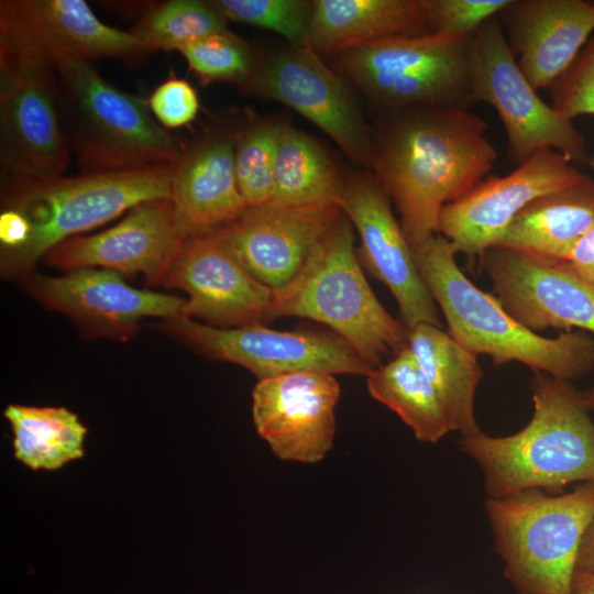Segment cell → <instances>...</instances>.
<instances>
[{"mask_svg":"<svg viewBox=\"0 0 594 594\" xmlns=\"http://www.w3.org/2000/svg\"><path fill=\"white\" fill-rule=\"evenodd\" d=\"M161 285L184 290L183 317L218 328L271 320L274 290L255 279L222 244L217 231L187 237Z\"/></svg>","mask_w":594,"mask_h":594,"instance_id":"obj_17","label":"cell"},{"mask_svg":"<svg viewBox=\"0 0 594 594\" xmlns=\"http://www.w3.org/2000/svg\"><path fill=\"white\" fill-rule=\"evenodd\" d=\"M587 163L590 167L594 170V153L588 157Z\"/></svg>","mask_w":594,"mask_h":594,"instance_id":"obj_42","label":"cell"},{"mask_svg":"<svg viewBox=\"0 0 594 594\" xmlns=\"http://www.w3.org/2000/svg\"><path fill=\"white\" fill-rule=\"evenodd\" d=\"M340 392L336 375L329 373L296 372L258 380L252 393L255 429L278 459L318 463L333 444Z\"/></svg>","mask_w":594,"mask_h":594,"instance_id":"obj_20","label":"cell"},{"mask_svg":"<svg viewBox=\"0 0 594 594\" xmlns=\"http://www.w3.org/2000/svg\"><path fill=\"white\" fill-rule=\"evenodd\" d=\"M485 509L517 594H573L580 544L594 520V481L569 493L531 488L488 497Z\"/></svg>","mask_w":594,"mask_h":594,"instance_id":"obj_7","label":"cell"},{"mask_svg":"<svg viewBox=\"0 0 594 594\" xmlns=\"http://www.w3.org/2000/svg\"><path fill=\"white\" fill-rule=\"evenodd\" d=\"M55 77L62 127L82 174L174 163L184 153L147 101L108 82L90 62L62 61Z\"/></svg>","mask_w":594,"mask_h":594,"instance_id":"obj_5","label":"cell"},{"mask_svg":"<svg viewBox=\"0 0 594 594\" xmlns=\"http://www.w3.org/2000/svg\"><path fill=\"white\" fill-rule=\"evenodd\" d=\"M498 19L526 79L549 89L592 36L594 1L512 0Z\"/></svg>","mask_w":594,"mask_h":594,"instance_id":"obj_22","label":"cell"},{"mask_svg":"<svg viewBox=\"0 0 594 594\" xmlns=\"http://www.w3.org/2000/svg\"><path fill=\"white\" fill-rule=\"evenodd\" d=\"M575 573L594 575V520L587 527L578 553Z\"/></svg>","mask_w":594,"mask_h":594,"instance_id":"obj_39","label":"cell"},{"mask_svg":"<svg viewBox=\"0 0 594 594\" xmlns=\"http://www.w3.org/2000/svg\"><path fill=\"white\" fill-rule=\"evenodd\" d=\"M156 121L165 129L190 123L199 111V99L193 86L170 76L157 86L147 100Z\"/></svg>","mask_w":594,"mask_h":594,"instance_id":"obj_36","label":"cell"},{"mask_svg":"<svg viewBox=\"0 0 594 594\" xmlns=\"http://www.w3.org/2000/svg\"><path fill=\"white\" fill-rule=\"evenodd\" d=\"M13 436V453L31 470L55 471L82 458L87 433L64 407L9 405L3 411Z\"/></svg>","mask_w":594,"mask_h":594,"instance_id":"obj_27","label":"cell"},{"mask_svg":"<svg viewBox=\"0 0 594 594\" xmlns=\"http://www.w3.org/2000/svg\"><path fill=\"white\" fill-rule=\"evenodd\" d=\"M178 52L202 82H245L255 68L251 48L229 30L188 43Z\"/></svg>","mask_w":594,"mask_h":594,"instance_id":"obj_33","label":"cell"},{"mask_svg":"<svg viewBox=\"0 0 594 594\" xmlns=\"http://www.w3.org/2000/svg\"><path fill=\"white\" fill-rule=\"evenodd\" d=\"M549 90L551 106L566 119L594 116V34Z\"/></svg>","mask_w":594,"mask_h":594,"instance_id":"obj_35","label":"cell"},{"mask_svg":"<svg viewBox=\"0 0 594 594\" xmlns=\"http://www.w3.org/2000/svg\"><path fill=\"white\" fill-rule=\"evenodd\" d=\"M585 177L561 153L540 148L506 176H488L460 199L446 205L436 233L470 257L481 256L503 240L516 216L538 197Z\"/></svg>","mask_w":594,"mask_h":594,"instance_id":"obj_14","label":"cell"},{"mask_svg":"<svg viewBox=\"0 0 594 594\" xmlns=\"http://www.w3.org/2000/svg\"><path fill=\"white\" fill-rule=\"evenodd\" d=\"M227 29V19L210 3L169 0L153 6L130 31L147 52L176 50Z\"/></svg>","mask_w":594,"mask_h":594,"instance_id":"obj_30","label":"cell"},{"mask_svg":"<svg viewBox=\"0 0 594 594\" xmlns=\"http://www.w3.org/2000/svg\"><path fill=\"white\" fill-rule=\"evenodd\" d=\"M341 212L337 204L293 206L270 200L246 206L216 231L227 250L255 279L277 290L299 274Z\"/></svg>","mask_w":594,"mask_h":594,"instance_id":"obj_19","label":"cell"},{"mask_svg":"<svg viewBox=\"0 0 594 594\" xmlns=\"http://www.w3.org/2000/svg\"><path fill=\"white\" fill-rule=\"evenodd\" d=\"M158 327L210 358L241 365L258 380L296 372L369 376L375 367L337 334L279 331L262 323L218 328L185 317Z\"/></svg>","mask_w":594,"mask_h":594,"instance_id":"obj_12","label":"cell"},{"mask_svg":"<svg viewBox=\"0 0 594 594\" xmlns=\"http://www.w3.org/2000/svg\"><path fill=\"white\" fill-rule=\"evenodd\" d=\"M283 124L262 122L237 136L235 176L246 206L274 196V174Z\"/></svg>","mask_w":594,"mask_h":594,"instance_id":"obj_31","label":"cell"},{"mask_svg":"<svg viewBox=\"0 0 594 594\" xmlns=\"http://www.w3.org/2000/svg\"><path fill=\"white\" fill-rule=\"evenodd\" d=\"M45 307L69 317L89 337L129 339L142 319L183 317L186 298L139 289L106 268L84 267L59 276L30 273L21 278Z\"/></svg>","mask_w":594,"mask_h":594,"instance_id":"obj_16","label":"cell"},{"mask_svg":"<svg viewBox=\"0 0 594 594\" xmlns=\"http://www.w3.org/2000/svg\"><path fill=\"white\" fill-rule=\"evenodd\" d=\"M0 122L4 189L62 177L70 148L58 111L55 68L0 61Z\"/></svg>","mask_w":594,"mask_h":594,"instance_id":"obj_10","label":"cell"},{"mask_svg":"<svg viewBox=\"0 0 594 594\" xmlns=\"http://www.w3.org/2000/svg\"><path fill=\"white\" fill-rule=\"evenodd\" d=\"M593 226L594 182L585 176L574 185L528 204L513 220L498 245L565 260Z\"/></svg>","mask_w":594,"mask_h":594,"instance_id":"obj_26","label":"cell"},{"mask_svg":"<svg viewBox=\"0 0 594 594\" xmlns=\"http://www.w3.org/2000/svg\"><path fill=\"white\" fill-rule=\"evenodd\" d=\"M174 163L59 177L4 189L6 208L21 213L30 226L28 241L1 251V273L22 278L61 242L101 226L134 206L170 198Z\"/></svg>","mask_w":594,"mask_h":594,"instance_id":"obj_6","label":"cell"},{"mask_svg":"<svg viewBox=\"0 0 594 594\" xmlns=\"http://www.w3.org/2000/svg\"><path fill=\"white\" fill-rule=\"evenodd\" d=\"M30 226L26 219L13 209L6 208L0 215L1 251L22 246L29 239Z\"/></svg>","mask_w":594,"mask_h":594,"instance_id":"obj_37","label":"cell"},{"mask_svg":"<svg viewBox=\"0 0 594 594\" xmlns=\"http://www.w3.org/2000/svg\"><path fill=\"white\" fill-rule=\"evenodd\" d=\"M573 594H594V575L575 573L573 581Z\"/></svg>","mask_w":594,"mask_h":594,"instance_id":"obj_40","label":"cell"},{"mask_svg":"<svg viewBox=\"0 0 594 594\" xmlns=\"http://www.w3.org/2000/svg\"><path fill=\"white\" fill-rule=\"evenodd\" d=\"M565 260L578 273L594 283V226L578 241Z\"/></svg>","mask_w":594,"mask_h":594,"instance_id":"obj_38","label":"cell"},{"mask_svg":"<svg viewBox=\"0 0 594 594\" xmlns=\"http://www.w3.org/2000/svg\"><path fill=\"white\" fill-rule=\"evenodd\" d=\"M473 35L382 38L333 57L332 68L382 114L415 107L468 109L474 103Z\"/></svg>","mask_w":594,"mask_h":594,"instance_id":"obj_8","label":"cell"},{"mask_svg":"<svg viewBox=\"0 0 594 594\" xmlns=\"http://www.w3.org/2000/svg\"><path fill=\"white\" fill-rule=\"evenodd\" d=\"M302 317L331 328L377 369L408 345V329L381 304L354 251L353 228L341 212L318 241L299 274L274 290L271 319Z\"/></svg>","mask_w":594,"mask_h":594,"instance_id":"obj_4","label":"cell"},{"mask_svg":"<svg viewBox=\"0 0 594 594\" xmlns=\"http://www.w3.org/2000/svg\"><path fill=\"white\" fill-rule=\"evenodd\" d=\"M480 260L495 297L531 331L594 333V283L566 260L501 245L486 250Z\"/></svg>","mask_w":594,"mask_h":594,"instance_id":"obj_15","label":"cell"},{"mask_svg":"<svg viewBox=\"0 0 594 594\" xmlns=\"http://www.w3.org/2000/svg\"><path fill=\"white\" fill-rule=\"evenodd\" d=\"M338 206L359 233L365 266L392 293L406 328L421 323L442 328L439 308L394 217L392 200L375 177L348 176Z\"/></svg>","mask_w":594,"mask_h":594,"instance_id":"obj_18","label":"cell"},{"mask_svg":"<svg viewBox=\"0 0 594 594\" xmlns=\"http://www.w3.org/2000/svg\"><path fill=\"white\" fill-rule=\"evenodd\" d=\"M250 89L299 112L323 131L356 164L371 167L373 133L345 78L309 44L279 51L254 68L244 82Z\"/></svg>","mask_w":594,"mask_h":594,"instance_id":"obj_13","label":"cell"},{"mask_svg":"<svg viewBox=\"0 0 594 594\" xmlns=\"http://www.w3.org/2000/svg\"><path fill=\"white\" fill-rule=\"evenodd\" d=\"M427 34L471 36L512 0H424Z\"/></svg>","mask_w":594,"mask_h":594,"instance_id":"obj_34","label":"cell"},{"mask_svg":"<svg viewBox=\"0 0 594 594\" xmlns=\"http://www.w3.org/2000/svg\"><path fill=\"white\" fill-rule=\"evenodd\" d=\"M530 388L534 411L522 429L460 437L491 498L531 488L560 494L571 483L594 481V422L583 393L546 374H535Z\"/></svg>","mask_w":594,"mask_h":594,"instance_id":"obj_2","label":"cell"},{"mask_svg":"<svg viewBox=\"0 0 594 594\" xmlns=\"http://www.w3.org/2000/svg\"><path fill=\"white\" fill-rule=\"evenodd\" d=\"M411 249L448 333L468 351L488 355L494 365L519 362L535 374L568 382L594 371V338L580 330L546 338L521 324L464 275L444 237L436 233Z\"/></svg>","mask_w":594,"mask_h":594,"instance_id":"obj_3","label":"cell"},{"mask_svg":"<svg viewBox=\"0 0 594 594\" xmlns=\"http://www.w3.org/2000/svg\"><path fill=\"white\" fill-rule=\"evenodd\" d=\"M407 346L436 392L450 430L461 437L481 432L474 413L475 392L483 376L477 356L440 327L428 323L408 329Z\"/></svg>","mask_w":594,"mask_h":594,"instance_id":"obj_25","label":"cell"},{"mask_svg":"<svg viewBox=\"0 0 594 594\" xmlns=\"http://www.w3.org/2000/svg\"><path fill=\"white\" fill-rule=\"evenodd\" d=\"M186 238L172 199H153L134 206L119 223L105 231L61 242L44 260L67 272L99 267L127 276L141 274L150 285H161Z\"/></svg>","mask_w":594,"mask_h":594,"instance_id":"obj_21","label":"cell"},{"mask_svg":"<svg viewBox=\"0 0 594 594\" xmlns=\"http://www.w3.org/2000/svg\"><path fill=\"white\" fill-rule=\"evenodd\" d=\"M344 182L336 163L316 140L283 125L272 200L293 206L338 205Z\"/></svg>","mask_w":594,"mask_h":594,"instance_id":"obj_29","label":"cell"},{"mask_svg":"<svg viewBox=\"0 0 594 594\" xmlns=\"http://www.w3.org/2000/svg\"><path fill=\"white\" fill-rule=\"evenodd\" d=\"M237 136L207 140L175 162L170 199L187 237L217 230L246 207L235 176Z\"/></svg>","mask_w":594,"mask_h":594,"instance_id":"obj_23","label":"cell"},{"mask_svg":"<svg viewBox=\"0 0 594 594\" xmlns=\"http://www.w3.org/2000/svg\"><path fill=\"white\" fill-rule=\"evenodd\" d=\"M585 403L590 411L594 413V386L583 393Z\"/></svg>","mask_w":594,"mask_h":594,"instance_id":"obj_41","label":"cell"},{"mask_svg":"<svg viewBox=\"0 0 594 594\" xmlns=\"http://www.w3.org/2000/svg\"><path fill=\"white\" fill-rule=\"evenodd\" d=\"M370 395L394 411L417 440L436 443L450 427L432 386L408 346L366 376Z\"/></svg>","mask_w":594,"mask_h":594,"instance_id":"obj_28","label":"cell"},{"mask_svg":"<svg viewBox=\"0 0 594 594\" xmlns=\"http://www.w3.org/2000/svg\"><path fill=\"white\" fill-rule=\"evenodd\" d=\"M473 55V101L486 102L498 113L514 164L520 165L540 148H552L572 163H587L584 138L526 79L498 15L474 33Z\"/></svg>","mask_w":594,"mask_h":594,"instance_id":"obj_9","label":"cell"},{"mask_svg":"<svg viewBox=\"0 0 594 594\" xmlns=\"http://www.w3.org/2000/svg\"><path fill=\"white\" fill-rule=\"evenodd\" d=\"M487 123L458 107L382 114L373 132V176L395 204L410 243L436 234L441 209L485 178L497 160Z\"/></svg>","mask_w":594,"mask_h":594,"instance_id":"obj_1","label":"cell"},{"mask_svg":"<svg viewBox=\"0 0 594 594\" xmlns=\"http://www.w3.org/2000/svg\"><path fill=\"white\" fill-rule=\"evenodd\" d=\"M227 19L273 31L290 45L308 44L314 1L305 0H212Z\"/></svg>","mask_w":594,"mask_h":594,"instance_id":"obj_32","label":"cell"},{"mask_svg":"<svg viewBox=\"0 0 594 594\" xmlns=\"http://www.w3.org/2000/svg\"><path fill=\"white\" fill-rule=\"evenodd\" d=\"M427 34L424 0H315L308 44L322 57L382 38Z\"/></svg>","mask_w":594,"mask_h":594,"instance_id":"obj_24","label":"cell"},{"mask_svg":"<svg viewBox=\"0 0 594 594\" xmlns=\"http://www.w3.org/2000/svg\"><path fill=\"white\" fill-rule=\"evenodd\" d=\"M147 53L131 32L101 22L84 0L0 2V61L55 68L65 59L130 62Z\"/></svg>","mask_w":594,"mask_h":594,"instance_id":"obj_11","label":"cell"}]
</instances>
